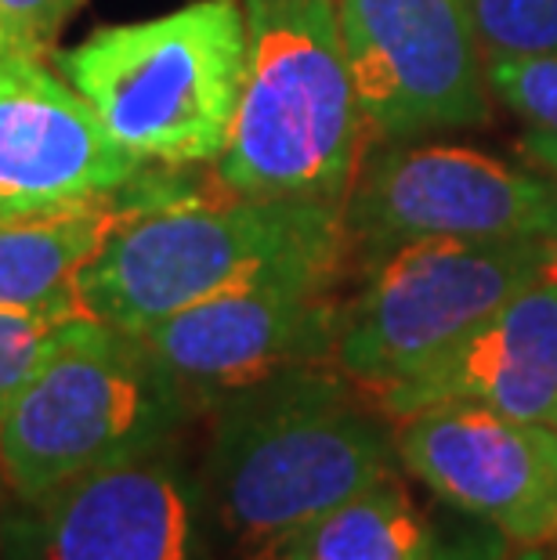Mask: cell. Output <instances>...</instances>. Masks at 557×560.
<instances>
[{"mask_svg":"<svg viewBox=\"0 0 557 560\" xmlns=\"http://www.w3.org/2000/svg\"><path fill=\"white\" fill-rule=\"evenodd\" d=\"M210 409L207 503L246 560H279L318 517L395 474V434L337 365L290 369Z\"/></svg>","mask_w":557,"mask_h":560,"instance_id":"cell-1","label":"cell"},{"mask_svg":"<svg viewBox=\"0 0 557 560\" xmlns=\"http://www.w3.org/2000/svg\"><path fill=\"white\" fill-rule=\"evenodd\" d=\"M351 265L340 207L214 192L127 210L80 276L91 318L146 332L210 296L268 282L337 285Z\"/></svg>","mask_w":557,"mask_h":560,"instance_id":"cell-2","label":"cell"},{"mask_svg":"<svg viewBox=\"0 0 557 560\" xmlns=\"http://www.w3.org/2000/svg\"><path fill=\"white\" fill-rule=\"evenodd\" d=\"M246 80L229 149L210 166L232 196L344 207L370 149L337 0H240Z\"/></svg>","mask_w":557,"mask_h":560,"instance_id":"cell-3","label":"cell"},{"mask_svg":"<svg viewBox=\"0 0 557 560\" xmlns=\"http://www.w3.org/2000/svg\"><path fill=\"white\" fill-rule=\"evenodd\" d=\"M58 69L135 160L214 166L243 98V8L240 0H196L146 22L105 26L58 55Z\"/></svg>","mask_w":557,"mask_h":560,"instance_id":"cell-4","label":"cell"},{"mask_svg":"<svg viewBox=\"0 0 557 560\" xmlns=\"http://www.w3.org/2000/svg\"><path fill=\"white\" fill-rule=\"evenodd\" d=\"M196 405L135 332L73 318L0 420V463L19 503L163 448Z\"/></svg>","mask_w":557,"mask_h":560,"instance_id":"cell-5","label":"cell"},{"mask_svg":"<svg viewBox=\"0 0 557 560\" xmlns=\"http://www.w3.org/2000/svg\"><path fill=\"white\" fill-rule=\"evenodd\" d=\"M557 276L554 240H423L362 268L334 365L365 398L442 359L521 290Z\"/></svg>","mask_w":557,"mask_h":560,"instance_id":"cell-6","label":"cell"},{"mask_svg":"<svg viewBox=\"0 0 557 560\" xmlns=\"http://www.w3.org/2000/svg\"><path fill=\"white\" fill-rule=\"evenodd\" d=\"M340 224L359 268L423 240H554L557 177L460 145H370Z\"/></svg>","mask_w":557,"mask_h":560,"instance_id":"cell-7","label":"cell"},{"mask_svg":"<svg viewBox=\"0 0 557 560\" xmlns=\"http://www.w3.org/2000/svg\"><path fill=\"white\" fill-rule=\"evenodd\" d=\"M337 15L370 145L492 120L464 0H337Z\"/></svg>","mask_w":557,"mask_h":560,"instance_id":"cell-8","label":"cell"},{"mask_svg":"<svg viewBox=\"0 0 557 560\" xmlns=\"http://www.w3.org/2000/svg\"><path fill=\"white\" fill-rule=\"evenodd\" d=\"M204 506L207 492L163 445L19 503L0 560H210Z\"/></svg>","mask_w":557,"mask_h":560,"instance_id":"cell-9","label":"cell"},{"mask_svg":"<svg viewBox=\"0 0 557 560\" xmlns=\"http://www.w3.org/2000/svg\"><path fill=\"white\" fill-rule=\"evenodd\" d=\"M398 463L511 546L557 542V427L442 401L395 420Z\"/></svg>","mask_w":557,"mask_h":560,"instance_id":"cell-10","label":"cell"},{"mask_svg":"<svg viewBox=\"0 0 557 560\" xmlns=\"http://www.w3.org/2000/svg\"><path fill=\"white\" fill-rule=\"evenodd\" d=\"M340 304L337 285L268 282L210 296L135 337L196 409H210L290 369L334 365Z\"/></svg>","mask_w":557,"mask_h":560,"instance_id":"cell-11","label":"cell"},{"mask_svg":"<svg viewBox=\"0 0 557 560\" xmlns=\"http://www.w3.org/2000/svg\"><path fill=\"white\" fill-rule=\"evenodd\" d=\"M146 166L44 58L0 55V213L116 196Z\"/></svg>","mask_w":557,"mask_h":560,"instance_id":"cell-12","label":"cell"},{"mask_svg":"<svg viewBox=\"0 0 557 560\" xmlns=\"http://www.w3.org/2000/svg\"><path fill=\"white\" fill-rule=\"evenodd\" d=\"M391 420L442 401L481 405L518 420L557 416V276L521 290L442 359L370 398Z\"/></svg>","mask_w":557,"mask_h":560,"instance_id":"cell-13","label":"cell"},{"mask_svg":"<svg viewBox=\"0 0 557 560\" xmlns=\"http://www.w3.org/2000/svg\"><path fill=\"white\" fill-rule=\"evenodd\" d=\"M127 210L120 188L73 207L0 213V307L91 318L80 301V276Z\"/></svg>","mask_w":557,"mask_h":560,"instance_id":"cell-14","label":"cell"},{"mask_svg":"<svg viewBox=\"0 0 557 560\" xmlns=\"http://www.w3.org/2000/svg\"><path fill=\"white\" fill-rule=\"evenodd\" d=\"M428 517L402 492L395 474L304 528L279 560H438Z\"/></svg>","mask_w":557,"mask_h":560,"instance_id":"cell-15","label":"cell"},{"mask_svg":"<svg viewBox=\"0 0 557 560\" xmlns=\"http://www.w3.org/2000/svg\"><path fill=\"white\" fill-rule=\"evenodd\" d=\"M492 98H500L521 124L532 166L557 177V55L550 58H500L485 62Z\"/></svg>","mask_w":557,"mask_h":560,"instance_id":"cell-16","label":"cell"},{"mask_svg":"<svg viewBox=\"0 0 557 560\" xmlns=\"http://www.w3.org/2000/svg\"><path fill=\"white\" fill-rule=\"evenodd\" d=\"M485 62L557 55V0H464Z\"/></svg>","mask_w":557,"mask_h":560,"instance_id":"cell-17","label":"cell"},{"mask_svg":"<svg viewBox=\"0 0 557 560\" xmlns=\"http://www.w3.org/2000/svg\"><path fill=\"white\" fill-rule=\"evenodd\" d=\"M69 322L73 318L0 307V420H4L15 398L26 390L30 380L37 376L47 354L58 348Z\"/></svg>","mask_w":557,"mask_h":560,"instance_id":"cell-18","label":"cell"},{"mask_svg":"<svg viewBox=\"0 0 557 560\" xmlns=\"http://www.w3.org/2000/svg\"><path fill=\"white\" fill-rule=\"evenodd\" d=\"M84 0H0V55H51Z\"/></svg>","mask_w":557,"mask_h":560,"instance_id":"cell-19","label":"cell"},{"mask_svg":"<svg viewBox=\"0 0 557 560\" xmlns=\"http://www.w3.org/2000/svg\"><path fill=\"white\" fill-rule=\"evenodd\" d=\"M503 546H507V539H500V546L474 539L471 550H442L438 560H547L539 553V546H518V553H507Z\"/></svg>","mask_w":557,"mask_h":560,"instance_id":"cell-20","label":"cell"},{"mask_svg":"<svg viewBox=\"0 0 557 560\" xmlns=\"http://www.w3.org/2000/svg\"><path fill=\"white\" fill-rule=\"evenodd\" d=\"M15 506H19V499H15V492H11V485L4 478V463H0V539H4L8 517L15 514Z\"/></svg>","mask_w":557,"mask_h":560,"instance_id":"cell-21","label":"cell"},{"mask_svg":"<svg viewBox=\"0 0 557 560\" xmlns=\"http://www.w3.org/2000/svg\"><path fill=\"white\" fill-rule=\"evenodd\" d=\"M554 427H557V416H554Z\"/></svg>","mask_w":557,"mask_h":560,"instance_id":"cell-22","label":"cell"}]
</instances>
